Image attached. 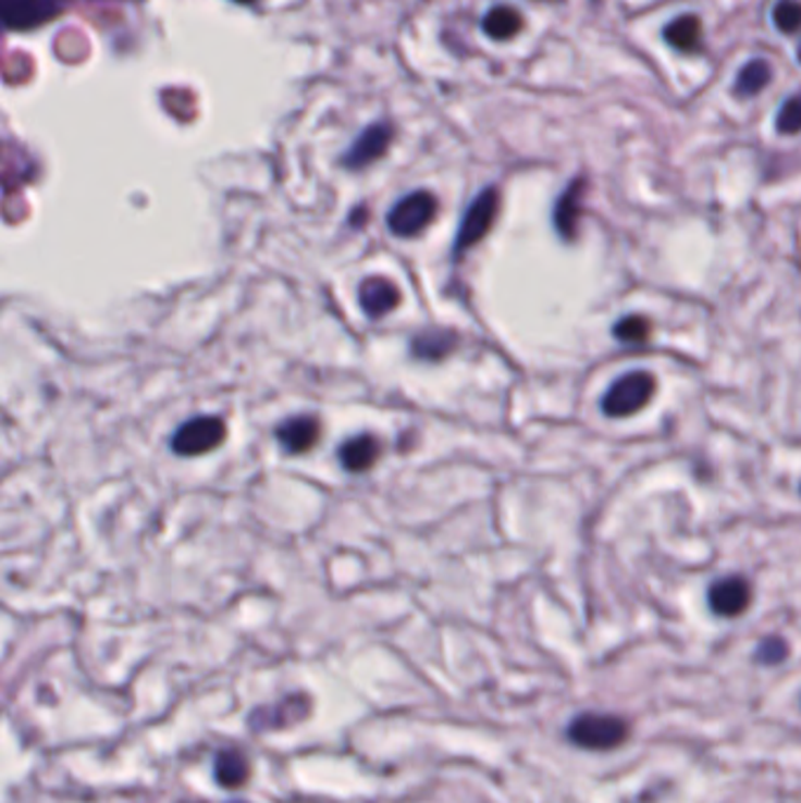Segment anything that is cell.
I'll list each match as a JSON object with an SVG mask.
<instances>
[{
  "mask_svg": "<svg viewBox=\"0 0 801 803\" xmlns=\"http://www.w3.org/2000/svg\"><path fill=\"white\" fill-rule=\"evenodd\" d=\"M231 803H245V801H231Z\"/></svg>",
  "mask_w": 801,
  "mask_h": 803,
  "instance_id": "d4e9b609",
  "label": "cell"
},
{
  "mask_svg": "<svg viewBox=\"0 0 801 803\" xmlns=\"http://www.w3.org/2000/svg\"><path fill=\"white\" fill-rule=\"evenodd\" d=\"M498 207H501V196H498V188L494 186H486L480 196L470 202V207L461 219V226H458L456 240H454L456 259H461L470 247L484 240L486 233L494 226Z\"/></svg>",
  "mask_w": 801,
  "mask_h": 803,
  "instance_id": "3957f363",
  "label": "cell"
},
{
  "mask_svg": "<svg viewBox=\"0 0 801 803\" xmlns=\"http://www.w3.org/2000/svg\"><path fill=\"white\" fill-rule=\"evenodd\" d=\"M776 129L785 134V137H792V134L801 132V92L785 99L776 115Z\"/></svg>",
  "mask_w": 801,
  "mask_h": 803,
  "instance_id": "44dd1931",
  "label": "cell"
},
{
  "mask_svg": "<svg viewBox=\"0 0 801 803\" xmlns=\"http://www.w3.org/2000/svg\"><path fill=\"white\" fill-rule=\"evenodd\" d=\"M788 642H785L782 637H766L760 642V646H756V660H760L762 665H778L782 663L785 658H788Z\"/></svg>",
  "mask_w": 801,
  "mask_h": 803,
  "instance_id": "7402d4cb",
  "label": "cell"
},
{
  "mask_svg": "<svg viewBox=\"0 0 801 803\" xmlns=\"http://www.w3.org/2000/svg\"><path fill=\"white\" fill-rule=\"evenodd\" d=\"M656 393V379L649 371H630L616 379L602 395V413L606 419H628L642 411Z\"/></svg>",
  "mask_w": 801,
  "mask_h": 803,
  "instance_id": "7a4b0ae2",
  "label": "cell"
},
{
  "mask_svg": "<svg viewBox=\"0 0 801 803\" xmlns=\"http://www.w3.org/2000/svg\"><path fill=\"white\" fill-rule=\"evenodd\" d=\"M226 440V423L219 416H196L186 421L172 437L176 456H202L214 452Z\"/></svg>",
  "mask_w": 801,
  "mask_h": 803,
  "instance_id": "5b68a950",
  "label": "cell"
},
{
  "mask_svg": "<svg viewBox=\"0 0 801 803\" xmlns=\"http://www.w3.org/2000/svg\"><path fill=\"white\" fill-rule=\"evenodd\" d=\"M663 38L679 52L699 50L703 40V22L699 20V14H679L677 20L663 28Z\"/></svg>",
  "mask_w": 801,
  "mask_h": 803,
  "instance_id": "5bb4252c",
  "label": "cell"
},
{
  "mask_svg": "<svg viewBox=\"0 0 801 803\" xmlns=\"http://www.w3.org/2000/svg\"><path fill=\"white\" fill-rule=\"evenodd\" d=\"M752 602V588L743 576H726L715 580L707 590V604L712 614L722 618H736L748 611Z\"/></svg>",
  "mask_w": 801,
  "mask_h": 803,
  "instance_id": "52a82bcc",
  "label": "cell"
},
{
  "mask_svg": "<svg viewBox=\"0 0 801 803\" xmlns=\"http://www.w3.org/2000/svg\"><path fill=\"white\" fill-rule=\"evenodd\" d=\"M525 20L510 5H496L482 17V32L492 40H510L522 32Z\"/></svg>",
  "mask_w": 801,
  "mask_h": 803,
  "instance_id": "9a60e30c",
  "label": "cell"
},
{
  "mask_svg": "<svg viewBox=\"0 0 801 803\" xmlns=\"http://www.w3.org/2000/svg\"><path fill=\"white\" fill-rule=\"evenodd\" d=\"M381 444L374 435H355L341 444L338 460L348 472H365L377 464Z\"/></svg>",
  "mask_w": 801,
  "mask_h": 803,
  "instance_id": "4fadbf2b",
  "label": "cell"
},
{
  "mask_svg": "<svg viewBox=\"0 0 801 803\" xmlns=\"http://www.w3.org/2000/svg\"><path fill=\"white\" fill-rule=\"evenodd\" d=\"M567 736L574 745L592 750V752H609L620 748L628 740L630 728L616 714H600V712H583L571 719Z\"/></svg>",
  "mask_w": 801,
  "mask_h": 803,
  "instance_id": "6da1fadb",
  "label": "cell"
},
{
  "mask_svg": "<svg viewBox=\"0 0 801 803\" xmlns=\"http://www.w3.org/2000/svg\"><path fill=\"white\" fill-rule=\"evenodd\" d=\"M797 59H799V62H801V45H799V48H797Z\"/></svg>",
  "mask_w": 801,
  "mask_h": 803,
  "instance_id": "cb8c5ba5",
  "label": "cell"
},
{
  "mask_svg": "<svg viewBox=\"0 0 801 803\" xmlns=\"http://www.w3.org/2000/svg\"><path fill=\"white\" fill-rule=\"evenodd\" d=\"M583 196H586V178H574L555 205L553 223L565 240H574L578 235V221H581L583 214Z\"/></svg>",
  "mask_w": 801,
  "mask_h": 803,
  "instance_id": "8fae6325",
  "label": "cell"
},
{
  "mask_svg": "<svg viewBox=\"0 0 801 803\" xmlns=\"http://www.w3.org/2000/svg\"><path fill=\"white\" fill-rule=\"evenodd\" d=\"M320 433H322V428L316 416L301 413V416H289L287 421L280 423V428L275 430V437L287 454H306L318 444Z\"/></svg>",
  "mask_w": 801,
  "mask_h": 803,
  "instance_id": "9c48e42d",
  "label": "cell"
},
{
  "mask_svg": "<svg viewBox=\"0 0 801 803\" xmlns=\"http://www.w3.org/2000/svg\"><path fill=\"white\" fill-rule=\"evenodd\" d=\"M233 3H241V5H251V3H257V0H233Z\"/></svg>",
  "mask_w": 801,
  "mask_h": 803,
  "instance_id": "603a6c76",
  "label": "cell"
},
{
  "mask_svg": "<svg viewBox=\"0 0 801 803\" xmlns=\"http://www.w3.org/2000/svg\"><path fill=\"white\" fill-rule=\"evenodd\" d=\"M308 712V701L304 695H289L285 701H280L269 707H257L255 714L249 717V726L257 733L271 731V728H287L296 721H301Z\"/></svg>",
  "mask_w": 801,
  "mask_h": 803,
  "instance_id": "30bf717a",
  "label": "cell"
},
{
  "mask_svg": "<svg viewBox=\"0 0 801 803\" xmlns=\"http://www.w3.org/2000/svg\"><path fill=\"white\" fill-rule=\"evenodd\" d=\"M69 0H0V14L8 32H32L59 17Z\"/></svg>",
  "mask_w": 801,
  "mask_h": 803,
  "instance_id": "8992f818",
  "label": "cell"
},
{
  "mask_svg": "<svg viewBox=\"0 0 801 803\" xmlns=\"http://www.w3.org/2000/svg\"><path fill=\"white\" fill-rule=\"evenodd\" d=\"M651 324L642 316H628L614 324V336L623 344H644L649 338Z\"/></svg>",
  "mask_w": 801,
  "mask_h": 803,
  "instance_id": "ffe728a7",
  "label": "cell"
},
{
  "mask_svg": "<svg viewBox=\"0 0 801 803\" xmlns=\"http://www.w3.org/2000/svg\"><path fill=\"white\" fill-rule=\"evenodd\" d=\"M393 141V127L389 123H372L358 139L350 144L348 151L341 158V165L348 170H365L385 156Z\"/></svg>",
  "mask_w": 801,
  "mask_h": 803,
  "instance_id": "ba28073f",
  "label": "cell"
},
{
  "mask_svg": "<svg viewBox=\"0 0 801 803\" xmlns=\"http://www.w3.org/2000/svg\"><path fill=\"white\" fill-rule=\"evenodd\" d=\"M438 214V198L430 190H414L409 196L399 198L393 207L385 223L389 231L397 237H414L423 233Z\"/></svg>",
  "mask_w": 801,
  "mask_h": 803,
  "instance_id": "277c9868",
  "label": "cell"
},
{
  "mask_svg": "<svg viewBox=\"0 0 801 803\" xmlns=\"http://www.w3.org/2000/svg\"><path fill=\"white\" fill-rule=\"evenodd\" d=\"M771 20L780 34H797L801 32V0H778L771 10Z\"/></svg>",
  "mask_w": 801,
  "mask_h": 803,
  "instance_id": "d6986e66",
  "label": "cell"
},
{
  "mask_svg": "<svg viewBox=\"0 0 801 803\" xmlns=\"http://www.w3.org/2000/svg\"><path fill=\"white\" fill-rule=\"evenodd\" d=\"M249 778V764L243 752L237 750H221L214 756V780L226 787V790H235V787L245 785Z\"/></svg>",
  "mask_w": 801,
  "mask_h": 803,
  "instance_id": "2e32d148",
  "label": "cell"
},
{
  "mask_svg": "<svg viewBox=\"0 0 801 803\" xmlns=\"http://www.w3.org/2000/svg\"><path fill=\"white\" fill-rule=\"evenodd\" d=\"M771 78H774V69L766 62V59H752L740 73L736 76L734 83V92L743 99H752L768 87Z\"/></svg>",
  "mask_w": 801,
  "mask_h": 803,
  "instance_id": "ac0fdd59",
  "label": "cell"
},
{
  "mask_svg": "<svg viewBox=\"0 0 801 803\" xmlns=\"http://www.w3.org/2000/svg\"><path fill=\"white\" fill-rule=\"evenodd\" d=\"M456 346V334L449 330H423L411 338V353L419 360H442L447 357Z\"/></svg>",
  "mask_w": 801,
  "mask_h": 803,
  "instance_id": "e0dca14e",
  "label": "cell"
},
{
  "mask_svg": "<svg viewBox=\"0 0 801 803\" xmlns=\"http://www.w3.org/2000/svg\"><path fill=\"white\" fill-rule=\"evenodd\" d=\"M360 296V308L367 318H385L393 312L399 304V289L393 285L389 277H367L358 289Z\"/></svg>",
  "mask_w": 801,
  "mask_h": 803,
  "instance_id": "7c38bea8",
  "label": "cell"
}]
</instances>
